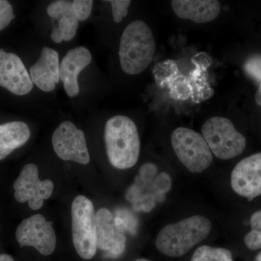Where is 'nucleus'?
<instances>
[{
    "instance_id": "f257e3e1",
    "label": "nucleus",
    "mask_w": 261,
    "mask_h": 261,
    "mask_svg": "<svg viewBox=\"0 0 261 261\" xmlns=\"http://www.w3.org/2000/svg\"><path fill=\"white\" fill-rule=\"evenodd\" d=\"M105 142L109 162L120 170L137 164L140 158V140L135 122L118 115L110 118L105 127Z\"/></svg>"
},
{
    "instance_id": "9d476101",
    "label": "nucleus",
    "mask_w": 261,
    "mask_h": 261,
    "mask_svg": "<svg viewBox=\"0 0 261 261\" xmlns=\"http://www.w3.org/2000/svg\"><path fill=\"white\" fill-rule=\"evenodd\" d=\"M233 191L251 201L261 195V152L242 160L231 172Z\"/></svg>"
},
{
    "instance_id": "b1692460",
    "label": "nucleus",
    "mask_w": 261,
    "mask_h": 261,
    "mask_svg": "<svg viewBox=\"0 0 261 261\" xmlns=\"http://www.w3.org/2000/svg\"><path fill=\"white\" fill-rule=\"evenodd\" d=\"M245 72L251 78L261 83V56L258 55L252 56L245 62L244 65Z\"/></svg>"
},
{
    "instance_id": "7ed1b4c3",
    "label": "nucleus",
    "mask_w": 261,
    "mask_h": 261,
    "mask_svg": "<svg viewBox=\"0 0 261 261\" xmlns=\"http://www.w3.org/2000/svg\"><path fill=\"white\" fill-rule=\"evenodd\" d=\"M211 228L212 224L207 218L192 216L165 226L158 234L156 247L167 256L181 257L205 240Z\"/></svg>"
},
{
    "instance_id": "9b49d317",
    "label": "nucleus",
    "mask_w": 261,
    "mask_h": 261,
    "mask_svg": "<svg viewBox=\"0 0 261 261\" xmlns=\"http://www.w3.org/2000/svg\"><path fill=\"white\" fill-rule=\"evenodd\" d=\"M0 86L18 96L29 94L34 87L20 57L3 49H0Z\"/></svg>"
},
{
    "instance_id": "cd10ccee",
    "label": "nucleus",
    "mask_w": 261,
    "mask_h": 261,
    "mask_svg": "<svg viewBox=\"0 0 261 261\" xmlns=\"http://www.w3.org/2000/svg\"><path fill=\"white\" fill-rule=\"evenodd\" d=\"M255 100L259 106H261V83L259 85L258 90L257 91L256 94H255Z\"/></svg>"
},
{
    "instance_id": "423d86ee",
    "label": "nucleus",
    "mask_w": 261,
    "mask_h": 261,
    "mask_svg": "<svg viewBox=\"0 0 261 261\" xmlns=\"http://www.w3.org/2000/svg\"><path fill=\"white\" fill-rule=\"evenodd\" d=\"M171 145L178 160L190 172H202L213 162V154L205 139L191 128L179 127L173 130Z\"/></svg>"
},
{
    "instance_id": "c85d7f7f",
    "label": "nucleus",
    "mask_w": 261,
    "mask_h": 261,
    "mask_svg": "<svg viewBox=\"0 0 261 261\" xmlns=\"http://www.w3.org/2000/svg\"><path fill=\"white\" fill-rule=\"evenodd\" d=\"M0 261H15L10 255L7 254H1L0 255Z\"/></svg>"
},
{
    "instance_id": "a211bd4d",
    "label": "nucleus",
    "mask_w": 261,
    "mask_h": 261,
    "mask_svg": "<svg viewBox=\"0 0 261 261\" xmlns=\"http://www.w3.org/2000/svg\"><path fill=\"white\" fill-rule=\"evenodd\" d=\"M47 13L49 17L58 19V27L63 40L69 42L76 34L79 20L72 8V2L58 0L48 5Z\"/></svg>"
},
{
    "instance_id": "ddd939ff",
    "label": "nucleus",
    "mask_w": 261,
    "mask_h": 261,
    "mask_svg": "<svg viewBox=\"0 0 261 261\" xmlns=\"http://www.w3.org/2000/svg\"><path fill=\"white\" fill-rule=\"evenodd\" d=\"M92 59V54L87 48L78 47L68 51L62 60L60 64V79L68 97H75L80 94L79 75L90 64Z\"/></svg>"
},
{
    "instance_id": "2eb2a0df",
    "label": "nucleus",
    "mask_w": 261,
    "mask_h": 261,
    "mask_svg": "<svg viewBox=\"0 0 261 261\" xmlns=\"http://www.w3.org/2000/svg\"><path fill=\"white\" fill-rule=\"evenodd\" d=\"M171 6L178 18L197 23L213 21L221 13L217 0H173Z\"/></svg>"
},
{
    "instance_id": "412c9836",
    "label": "nucleus",
    "mask_w": 261,
    "mask_h": 261,
    "mask_svg": "<svg viewBox=\"0 0 261 261\" xmlns=\"http://www.w3.org/2000/svg\"><path fill=\"white\" fill-rule=\"evenodd\" d=\"M251 231L245 237V244L250 250L261 248V210L252 215L250 219Z\"/></svg>"
},
{
    "instance_id": "c756f323",
    "label": "nucleus",
    "mask_w": 261,
    "mask_h": 261,
    "mask_svg": "<svg viewBox=\"0 0 261 261\" xmlns=\"http://www.w3.org/2000/svg\"><path fill=\"white\" fill-rule=\"evenodd\" d=\"M255 261H261V252L257 255L256 258H255Z\"/></svg>"
},
{
    "instance_id": "4be33fe9",
    "label": "nucleus",
    "mask_w": 261,
    "mask_h": 261,
    "mask_svg": "<svg viewBox=\"0 0 261 261\" xmlns=\"http://www.w3.org/2000/svg\"><path fill=\"white\" fill-rule=\"evenodd\" d=\"M177 65L173 61L168 60L160 63L154 67V75L156 83L162 88H166L168 81L178 73Z\"/></svg>"
},
{
    "instance_id": "7c9ffc66",
    "label": "nucleus",
    "mask_w": 261,
    "mask_h": 261,
    "mask_svg": "<svg viewBox=\"0 0 261 261\" xmlns=\"http://www.w3.org/2000/svg\"><path fill=\"white\" fill-rule=\"evenodd\" d=\"M135 261H149V260H147V259L141 258V259H137V260H135Z\"/></svg>"
},
{
    "instance_id": "f3484780",
    "label": "nucleus",
    "mask_w": 261,
    "mask_h": 261,
    "mask_svg": "<svg viewBox=\"0 0 261 261\" xmlns=\"http://www.w3.org/2000/svg\"><path fill=\"white\" fill-rule=\"evenodd\" d=\"M30 137V128L24 122L12 121L0 124V161L23 147Z\"/></svg>"
},
{
    "instance_id": "f8f14e48",
    "label": "nucleus",
    "mask_w": 261,
    "mask_h": 261,
    "mask_svg": "<svg viewBox=\"0 0 261 261\" xmlns=\"http://www.w3.org/2000/svg\"><path fill=\"white\" fill-rule=\"evenodd\" d=\"M97 248L111 257H118L124 252L126 238L123 230L115 223L112 213L101 208L97 213Z\"/></svg>"
},
{
    "instance_id": "bb28decb",
    "label": "nucleus",
    "mask_w": 261,
    "mask_h": 261,
    "mask_svg": "<svg viewBox=\"0 0 261 261\" xmlns=\"http://www.w3.org/2000/svg\"><path fill=\"white\" fill-rule=\"evenodd\" d=\"M51 39L53 42L58 43V44L61 43L62 41H63V38H62L61 32H60L59 29H58V27H53V31H51Z\"/></svg>"
},
{
    "instance_id": "dca6fc26",
    "label": "nucleus",
    "mask_w": 261,
    "mask_h": 261,
    "mask_svg": "<svg viewBox=\"0 0 261 261\" xmlns=\"http://www.w3.org/2000/svg\"><path fill=\"white\" fill-rule=\"evenodd\" d=\"M195 68L187 75L189 85L191 89L192 101L200 103L207 100L214 94L207 82L208 73L207 68L211 63V58L205 53H200L192 58Z\"/></svg>"
},
{
    "instance_id": "393cba45",
    "label": "nucleus",
    "mask_w": 261,
    "mask_h": 261,
    "mask_svg": "<svg viewBox=\"0 0 261 261\" xmlns=\"http://www.w3.org/2000/svg\"><path fill=\"white\" fill-rule=\"evenodd\" d=\"M112 6L113 20L116 23H120L128 14V8L132 1L130 0H111Z\"/></svg>"
},
{
    "instance_id": "1a4fd4ad",
    "label": "nucleus",
    "mask_w": 261,
    "mask_h": 261,
    "mask_svg": "<svg viewBox=\"0 0 261 261\" xmlns=\"http://www.w3.org/2000/svg\"><path fill=\"white\" fill-rule=\"evenodd\" d=\"M51 143L57 155L66 161L87 165L90 155L83 130L71 121L62 122L51 137Z\"/></svg>"
},
{
    "instance_id": "6ab92c4d",
    "label": "nucleus",
    "mask_w": 261,
    "mask_h": 261,
    "mask_svg": "<svg viewBox=\"0 0 261 261\" xmlns=\"http://www.w3.org/2000/svg\"><path fill=\"white\" fill-rule=\"evenodd\" d=\"M191 261H233V258L227 249L203 245L195 250Z\"/></svg>"
},
{
    "instance_id": "f03ea898",
    "label": "nucleus",
    "mask_w": 261,
    "mask_h": 261,
    "mask_svg": "<svg viewBox=\"0 0 261 261\" xmlns=\"http://www.w3.org/2000/svg\"><path fill=\"white\" fill-rule=\"evenodd\" d=\"M155 47V41L149 25L143 20L132 22L123 31L120 41L121 69L127 74H140L153 59Z\"/></svg>"
},
{
    "instance_id": "0eeeda50",
    "label": "nucleus",
    "mask_w": 261,
    "mask_h": 261,
    "mask_svg": "<svg viewBox=\"0 0 261 261\" xmlns=\"http://www.w3.org/2000/svg\"><path fill=\"white\" fill-rule=\"evenodd\" d=\"M15 238L20 247H33L43 255H50L56 250V233L53 223L41 214L24 219L16 229Z\"/></svg>"
},
{
    "instance_id": "aec40b11",
    "label": "nucleus",
    "mask_w": 261,
    "mask_h": 261,
    "mask_svg": "<svg viewBox=\"0 0 261 261\" xmlns=\"http://www.w3.org/2000/svg\"><path fill=\"white\" fill-rule=\"evenodd\" d=\"M166 87L169 89L170 96L176 100H186L191 97V89L187 75L180 72L168 81Z\"/></svg>"
},
{
    "instance_id": "4468645a",
    "label": "nucleus",
    "mask_w": 261,
    "mask_h": 261,
    "mask_svg": "<svg viewBox=\"0 0 261 261\" xmlns=\"http://www.w3.org/2000/svg\"><path fill=\"white\" fill-rule=\"evenodd\" d=\"M33 84L43 92H49L59 83L60 63L58 51L49 47H43L40 57L29 70Z\"/></svg>"
},
{
    "instance_id": "6e6552de",
    "label": "nucleus",
    "mask_w": 261,
    "mask_h": 261,
    "mask_svg": "<svg viewBox=\"0 0 261 261\" xmlns=\"http://www.w3.org/2000/svg\"><path fill=\"white\" fill-rule=\"evenodd\" d=\"M13 188L15 200L21 203L28 202L32 210L38 211L53 195L54 184L51 180H40L37 165L29 163L22 168Z\"/></svg>"
},
{
    "instance_id": "39448f33",
    "label": "nucleus",
    "mask_w": 261,
    "mask_h": 261,
    "mask_svg": "<svg viewBox=\"0 0 261 261\" xmlns=\"http://www.w3.org/2000/svg\"><path fill=\"white\" fill-rule=\"evenodd\" d=\"M204 137L212 154L221 160L237 157L245 150L246 139L233 126L232 122L223 117H213L202 126Z\"/></svg>"
},
{
    "instance_id": "a878e982",
    "label": "nucleus",
    "mask_w": 261,
    "mask_h": 261,
    "mask_svg": "<svg viewBox=\"0 0 261 261\" xmlns=\"http://www.w3.org/2000/svg\"><path fill=\"white\" fill-rule=\"evenodd\" d=\"M15 18L13 7L9 2L0 0V32L7 28Z\"/></svg>"
},
{
    "instance_id": "5701e85b",
    "label": "nucleus",
    "mask_w": 261,
    "mask_h": 261,
    "mask_svg": "<svg viewBox=\"0 0 261 261\" xmlns=\"http://www.w3.org/2000/svg\"><path fill=\"white\" fill-rule=\"evenodd\" d=\"M93 3L92 0H75L72 2V8L79 21H84L90 16Z\"/></svg>"
},
{
    "instance_id": "20e7f679",
    "label": "nucleus",
    "mask_w": 261,
    "mask_h": 261,
    "mask_svg": "<svg viewBox=\"0 0 261 261\" xmlns=\"http://www.w3.org/2000/svg\"><path fill=\"white\" fill-rule=\"evenodd\" d=\"M72 238L75 251L90 260L97 250V213L92 201L84 195L75 197L71 205Z\"/></svg>"
}]
</instances>
